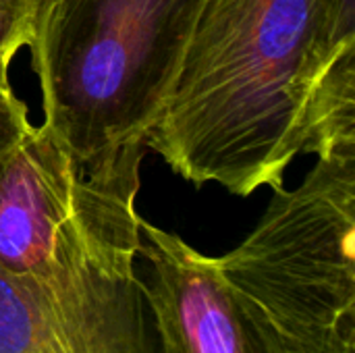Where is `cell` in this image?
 Instances as JSON below:
<instances>
[{"instance_id": "obj_1", "label": "cell", "mask_w": 355, "mask_h": 353, "mask_svg": "<svg viewBox=\"0 0 355 353\" xmlns=\"http://www.w3.org/2000/svg\"><path fill=\"white\" fill-rule=\"evenodd\" d=\"M354 52L333 0H206L146 148L196 187L281 189L316 85Z\"/></svg>"}, {"instance_id": "obj_2", "label": "cell", "mask_w": 355, "mask_h": 353, "mask_svg": "<svg viewBox=\"0 0 355 353\" xmlns=\"http://www.w3.org/2000/svg\"><path fill=\"white\" fill-rule=\"evenodd\" d=\"M206 0H37L31 67L44 127L89 179L141 185Z\"/></svg>"}, {"instance_id": "obj_3", "label": "cell", "mask_w": 355, "mask_h": 353, "mask_svg": "<svg viewBox=\"0 0 355 353\" xmlns=\"http://www.w3.org/2000/svg\"><path fill=\"white\" fill-rule=\"evenodd\" d=\"M216 262L297 353H355V154L318 158L300 187L275 189Z\"/></svg>"}, {"instance_id": "obj_4", "label": "cell", "mask_w": 355, "mask_h": 353, "mask_svg": "<svg viewBox=\"0 0 355 353\" xmlns=\"http://www.w3.org/2000/svg\"><path fill=\"white\" fill-rule=\"evenodd\" d=\"M137 185L89 179L44 125L0 158V270L52 279L69 270L135 273Z\"/></svg>"}, {"instance_id": "obj_5", "label": "cell", "mask_w": 355, "mask_h": 353, "mask_svg": "<svg viewBox=\"0 0 355 353\" xmlns=\"http://www.w3.org/2000/svg\"><path fill=\"white\" fill-rule=\"evenodd\" d=\"M0 353H162L137 273L0 270Z\"/></svg>"}, {"instance_id": "obj_6", "label": "cell", "mask_w": 355, "mask_h": 353, "mask_svg": "<svg viewBox=\"0 0 355 353\" xmlns=\"http://www.w3.org/2000/svg\"><path fill=\"white\" fill-rule=\"evenodd\" d=\"M137 273L162 353H297L216 258L139 216Z\"/></svg>"}, {"instance_id": "obj_7", "label": "cell", "mask_w": 355, "mask_h": 353, "mask_svg": "<svg viewBox=\"0 0 355 353\" xmlns=\"http://www.w3.org/2000/svg\"><path fill=\"white\" fill-rule=\"evenodd\" d=\"M37 0H0V64L10 67L15 54L29 46Z\"/></svg>"}, {"instance_id": "obj_8", "label": "cell", "mask_w": 355, "mask_h": 353, "mask_svg": "<svg viewBox=\"0 0 355 353\" xmlns=\"http://www.w3.org/2000/svg\"><path fill=\"white\" fill-rule=\"evenodd\" d=\"M29 125L31 123L27 119V106L15 110L0 108V158L19 141V137L25 133Z\"/></svg>"}, {"instance_id": "obj_9", "label": "cell", "mask_w": 355, "mask_h": 353, "mask_svg": "<svg viewBox=\"0 0 355 353\" xmlns=\"http://www.w3.org/2000/svg\"><path fill=\"white\" fill-rule=\"evenodd\" d=\"M333 6L339 31L345 37L355 40V0H333Z\"/></svg>"}]
</instances>
